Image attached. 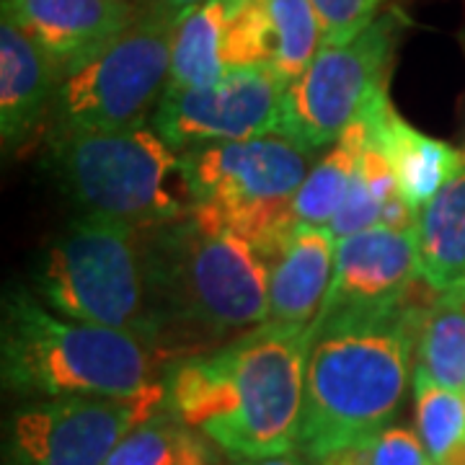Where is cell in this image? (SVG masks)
Listing matches in <instances>:
<instances>
[{"label":"cell","mask_w":465,"mask_h":465,"mask_svg":"<svg viewBox=\"0 0 465 465\" xmlns=\"http://www.w3.org/2000/svg\"><path fill=\"white\" fill-rule=\"evenodd\" d=\"M313 329L262 323L166 367V409L228 458L298 448Z\"/></svg>","instance_id":"6da1fadb"},{"label":"cell","mask_w":465,"mask_h":465,"mask_svg":"<svg viewBox=\"0 0 465 465\" xmlns=\"http://www.w3.org/2000/svg\"><path fill=\"white\" fill-rule=\"evenodd\" d=\"M421 316L424 308L409 300L388 313L313 326L295 450L318 463L393 424L416 362Z\"/></svg>","instance_id":"7a4b0ae2"},{"label":"cell","mask_w":465,"mask_h":465,"mask_svg":"<svg viewBox=\"0 0 465 465\" xmlns=\"http://www.w3.org/2000/svg\"><path fill=\"white\" fill-rule=\"evenodd\" d=\"M148 259L161 347L171 360L269 321L272 262L246 238L207 231L186 215L148 231Z\"/></svg>","instance_id":"3957f363"},{"label":"cell","mask_w":465,"mask_h":465,"mask_svg":"<svg viewBox=\"0 0 465 465\" xmlns=\"http://www.w3.org/2000/svg\"><path fill=\"white\" fill-rule=\"evenodd\" d=\"M171 362L140 333L60 316L24 287L5 295L0 367L18 396H143L163 385Z\"/></svg>","instance_id":"277c9868"},{"label":"cell","mask_w":465,"mask_h":465,"mask_svg":"<svg viewBox=\"0 0 465 465\" xmlns=\"http://www.w3.org/2000/svg\"><path fill=\"white\" fill-rule=\"evenodd\" d=\"M32 292L60 316L140 333L161 347L148 231L94 215L70 220L39 253Z\"/></svg>","instance_id":"5b68a950"},{"label":"cell","mask_w":465,"mask_h":465,"mask_svg":"<svg viewBox=\"0 0 465 465\" xmlns=\"http://www.w3.org/2000/svg\"><path fill=\"white\" fill-rule=\"evenodd\" d=\"M52 176L81 215L155 231L189 215L182 155L140 124L114 133L52 130Z\"/></svg>","instance_id":"8992f818"},{"label":"cell","mask_w":465,"mask_h":465,"mask_svg":"<svg viewBox=\"0 0 465 465\" xmlns=\"http://www.w3.org/2000/svg\"><path fill=\"white\" fill-rule=\"evenodd\" d=\"M179 155L192 220L207 231L246 238L274 262L295 228L292 200L313 168V150L282 134H264L200 145Z\"/></svg>","instance_id":"52a82bcc"},{"label":"cell","mask_w":465,"mask_h":465,"mask_svg":"<svg viewBox=\"0 0 465 465\" xmlns=\"http://www.w3.org/2000/svg\"><path fill=\"white\" fill-rule=\"evenodd\" d=\"M173 32L171 21L143 8L109 47L60 81L54 130L114 133L148 124L166 94Z\"/></svg>","instance_id":"ba28073f"},{"label":"cell","mask_w":465,"mask_h":465,"mask_svg":"<svg viewBox=\"0 0 465 465\" xmlns=\"http://www.w3.org/2000/svg\"><path fill=\"white\" fill-rule=\"evenodd\" d=\"M401 34V11H388L347 45L321 47L305 73L287 85L280 134L313 153L333 145L388 91Z\"/></svg>","instance_id":"9c48e42d"},{"label":"cell","mask_w":465,"mask_h":465,"mask_svg":"<svg viewBox=\"0 0 465 465\" xmlns=\"http://www.w3.org/2000/svg\"><path fill=\"white\" fill-rule=\"evenodd\" d=\"M163 406L166 382L130 399H36L8 424L5 465H106L116 445Z\"/></svg>","instance_id":"30bf717a"},{"label":"cell","mask_w":465,"mask_h":465,"mask_svg":"<svg viewBox=\"0 0 465 465\" xmlns=\"http://www.w3.org/2000/svg\"><path fill=\"white\" fill-rule=\"evenodd\" d=\"M284 94L287 84L272 67H238L213 85L166 91L150 124L176 153L280 134Z\"/></svg>","instance_id":"8fae6325"},{"label":"cell","mask_w":465,"mask_h":465,"mask_svg":"<svg viewBox=\"0 0 465 465\" xmlns=\"http://www.w3.org/2000/svg\"><path fill=\"white\" fill-rule=\"evenodd\" d=\"M421 280L414 231L375 225L336 243L333 280L316 323L351 316H378L409 302Z\"/></svg>","instance_id":"7c38bea8"},{"label":"cell","mask_w":465,"mask_h":465,"mask_svg":"<svg viewBox=\"0 0 465 465\" xmlns=\"http://www.w3.org/2000/svg\"><path fill=\"white\" fill-rule=\"evenodd\" d=\"M14 21L52 57L60 75L94 60L134 18L133 0H0Z\"/></svg>","instance_id":"4fadbf2b"},{"label":"cell","mask_w":465,"mask_h":465,"mask_svg":"<svg viewBox=\"0 0 465 465\" xmlns=\"http://www.w3.org/2000/svg\"><path fill=\"white\" fill-rule=\"evenodd\" d=\"M336 235L323 225H295L272 262L269 321L274 326L313 329L329 295L336 262Z\"/></svg>","instance_id":"5bb4252c"},{"label":"cell","mask_w":465,"mask_h":465,"mask_svg":"<svg viewBox=\"0 0 465 465\" xmlns=\"http://www.w3.org/2000/svg\"><path fill=\"white\" fill-rule=\"evenodd\" d=\"M63 81L52 57L14 21H0V134L3 150L14 153L52 112Z\"/></svg>","instance_id":"9a60e30c"},{"label":"cell","mask_w":465,"mask_h":465,"mask_svg":"<svg viewBox=\"0 0 465 465\" xmlns=\"http://www.w3.org/2000/svg\"><path fill=\"white\" fill-rule=\"evenodd\" d=\"M367 114L372 124L370 137L393 168L401 197L416 213L465 168V153L409 124L391 104L388 91L372 101Z\"/></svg>","instance_id":"2e32d148"},{"label":"cell","mask_w":465,"mask_h":465,"mask_svg":"<svg viewBox=\"0 0 465 465\" xmlns=\"http://www.w3.org/2000/svg\"><path fill=\"white\" fill-rule=\"evenodd\" d=\"M243 3L246 0H204L200 8L179 21L173 32L166 91L213 85L231 73V29Z\"/></svg>","instance_id":"e0dca14e"},{"label":"cell","mask_w":465,"mask_h":465,"mask_svg":"<svg viewBox=\"0 0 465 465\" xmlns=\"http://www.w3.org/2000/svg\"><path fill=\"white\" fill-rule=\"evenodd\" d=\"M421 280L434 292L465 284V168L419 210Z\"/></svg>","instance_id":"ac0fdd59"},{"label":"cell","mask_w":465,"mask_h":465,"mask_svg":"<svg viewBox=\"0 0 465 465\" xmlns=\"http://www.w3.org/2000/svg\"><path fill=\"white\" fill-rule=\"evenodd\" d=\"M370 114H362L354 124H349L331 150L311 168L308 179L298 189L292 200V220L295 225H331L336 210L347 197L349 183L360 166V158L370 143Z\"/></svg>","instance_id":"d6986e66"},{"label":"cell","mask_w":465,"mask_h":465,"mask_svg":"<svg viewBox=\"0 0 465 465\" xmlns=\"http://www.w3.org/2000/svg\"><path fill=\"white\" fill-rule=\"evenodd\" d=\"M106 465H228V455L163 406L116 445Z\"/></svg>","instance_id":"ffe728a7"},{"label":"cell","mask_w":465,"mask_h":465,"mask_svg":"<svg viewBox=\"0 0 465 465\" xmlns=\"http://www.w3.org/2000/svg\"><path fill=\"white\" fill-rule=\"evenodd\" d=\"M414 372L465 393V284L424 308Z\"/></svg>","instance_id":"44dd1931"},{"label":"cell","mask_w":465,"mask_h":465,"mask_svg":"<svg viewBox=\"0 0 465 465\" xmlns=\"http://www.w3.org/2000/svg\"><path fill=\"white\" fill-rule=\"evenodd\" d=\"M269 26V67L290 85L323 47V26L311 0H264Z\"/></svg>","instance_id":"7402d4cb"},{"label":"cell","mask_w":465,"mask_h":465,"mask_svg":"<svg viewBox=\"0 0 465 465\" xmlns=\"http://www.w3.org/2000/svg\"><path fill=\"white\" fill-rule=\"evenodd\" d=\"M399 186H396L393 168L388 163V158L382 155V150L375 145V140L370 137L365 153L360 158V166L354 171V179L349 183L347 197H344L341 207L336 210L331 225H329L336 235V241L381 225L382 210L388 204V197Z\"/></svg>","instance_id":"603a6c76"},{"label":"cell","mask_w":465,"mask_h":465,"mask_svg":"<svg viewBox=\"0 0 465 465\" xmlns=\"http://www.w3.org/2000/svg\"><path fill=\"white\" fill-rule=\"evenodd\" d=\"M416 434L437 465L465 448V393L414 372Z\"/></svg>","instance_id":"cb8c5ba5"},{"label":"cell","mask_w":465,"mask_h":465,"mask_svg":"<svg viewBox=\"0 0 465 465\" xmlns=\"http://www.w3.org/2000/svg\"><path fill=\"white\" fill-rule=\"evenodd\" d=\"M385 0H311L323 26V47L347 45L381 16Z\"/></svg>","instance_id":"d4e9b609"},{"label":"cell","mask_w":465,"mask_h":465,"mask_svg":"<svg viewBox=\"0 0 465 465\" xmlns=\"http://www.w3.org/2000/svg\"><path fill=\"white\" fill-rule=\"evenodd\" d=\"M372 465H437L421 437L406 427H388L372 440Z\"/></svg>","instance_id":"484cf974"},{"label":"cell","mask_w":465,"mask_h":465,"mask_svg":"<svg viewBox=\"0 0 465 465\" xmlns=\"http://www.w3.org/2000/svg\"><path fill=\"white\" fill-rule=\"evenodd\" d=\"M316 465H372V440L323 455Z\"/></svg>","instance_id":"4316f807"},{"label":"cell","mask_w":465,"mask_h":465,"mask_svg":"<svg viewBox=\"0 0 465 465\" xmlns=\"http://www.w3.org/2000/svg\"><path fill=\"white\" fill-rule=\"evenodd\" d=\"M202 3L204 0H145V11L179 26V21H183L194 8H200Z\"/></svg>","instance_id":"83f0119b"},{"label":"cell","mask_w":465,"mask_h":465,"mask_svg":"<svg viewBox=\"0 0 465 465\" xmlns=\"http://www.w3.org/2000/svg\"><path fill=\"white\" fill-rule=\"evenodd\" d=\"M228 465H316L311 458H305L300 450H290L282 455L269 458H228Z\"/></svg>","instance_id":"f1b7e54d"},{"label":"cell","mask_w":465,"mask_h":465,"mask_svg":"<svg viewBox=\"0 0 465 465\" xmlns=\"http://www.w3.org/2000/svg\"><path fill=\"white\" fill-rule=\"evenodd\" d=\"M448 465H465V448L458 450V452L448 460Z\"/></svg>","instance_id":"f546056e"}]
</instances>
